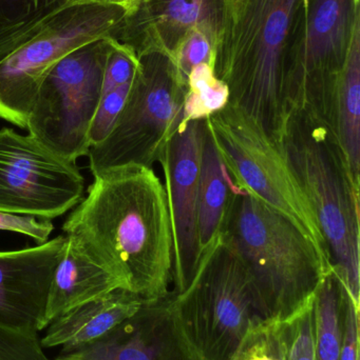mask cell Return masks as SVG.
Instances as JSON below:
<instances>
[{"instance_id": "cell-25", "label": "cell", "mask_w": 360, "mask_h": 360, "mask_svg": "<svg viewBox=\"0 0 360 360\" xmlns=\"http://www.w3.org/2000/svg\"><path fill=\"white\" fill-rule=\"evenodd\" d=\"M230 360H285L279 323L266 321L252 328Z\"/></svg>"}, {"instance_id": "cell-32", "label": "cell", "mask_w": 360, "mask_h": 360, "mask_svg": "<svg viewBox=\"0 0 360 360\" xmlns=\"http://www.w3.org/2000/svg\"><path fill=\"white\" fill-rule=\"evenodd\" d=\"M90 1L105 2V4H120V0H90Z\"/></svg>"}, {"instance_id": "cell-15", "label": "cell", "mask_w": 360, "mask_h": 360, "mask_svg": "<svg viewBox=\"0 0 360 360\" xmlns=\"http://www.w3.org/2000/svg\"><path fill=\"white\" fill-rule=\"evenodd\" d=\"M222 0H146L127 10L110 38L137 57L160 53L173 59L188 32L197 27L220 31Z\"/></svg>"}, {"instance_id": "cell-8", "label": "cell", "mask_w": 360, "mask_h": 360, "mask_svg": "<svg viewBox=\"0 0 360 360\" xmlns=\"http://www.w3.org/2000/svg\"><path fill=\"white\" fill-rule=\"evenodd\" d=\"M130 92L109 136L91 147L93 176L126 165L152 167L183 120L187 84L169 57L141 55Z\"/></svg>"}, {"instance_id": "cell-13", "label": "cell", "mask_w": 360, "mask_h": 360, "mask_svg": "<svg viewBox=\"0 0 360 360\" xmlns=\"http://www.w3.org/2000/svg\"><path fill=\"white\" fill-rule=\"evenodd\" d=\"M53 360H202L179 323L173 297L144 302L133 316L92 344Z\"/></svg>"}, {"instance_id": "cell-18", "label": "cell", "mask_w": 360, "mask_h": 360, "mask_svg": "<svg viewBox=\"0 0 360 360\" xmlns=\"http://www.w3.org/2000/svg\"><path fill=\"white\" fill-rule=\"evenodd\" d=\"M332 127L344 154L351 179L360 188V33L336 84Z\"/></svg>"}, {"instance_id": "cell-29", "label": "cell", "mask_w": 360, "mask_h": 360, "mask_svg": "<svg viewBox=\"0 0 360 360\" xmlns=\"http://www.w3.org/2000/svg\"><path fill=\"white\" fill-rule=\"evenodd\" d=\"M0 231L25 235L37 245H42L50 239L54 231V224L51 220L0 211Z\"/></svg>"}, {"instance_id": "cell-27", "label": "cell", "mask_w": 360, "mask_h": 360, "mask_svg": "<svg viewBox=\"0 0 360 360\" xmlns=\"http://www.w3.org/2000/svg\"><path fill=\"white\" fill-rule=\"evenodd\" d=\"M139 67V58L128 46L113 39L111 50L106 61L101 95L131 84Z\"/></svg>"}, {"instance_id": "cell-33", "label": "cell", "mask_w": 360, "mask_h": 360, "mask_svg": "<svg viewBox=\"0 0 360 360\" xmlns=\"http://www.w3.org/2000/svg\"><path fill=\"white\" fill-rule=\"evenodd\" d=\"M304 6H306V4H308V0H304Z\"/></svg>"}, {"instance_id": "cell-23", "label": "cell", "mask_w": 360, "mask_h": 360, "mask_svg": "<svg viewBox=\"0 0 360 360\" xmlns=\"http://www.w3.org/2000/svg\"><path fill=\"white\" fill-rule=\"evenodd\" d=\"M219 32L213 27H197L186 34L171 60L186 84L192 70L206 63L213 67L215 48Z\"/></svg>"}, {"instance_id": "cell-1", "label": "cell", "mask_w": 360, "mask_h": 360, "mask_svg": "<svg viewBox=\"0 0 360 360\" xmlns=\"http://www.w3.org/2000/svg\"><path fill=\"white\" fill-rule=\"evenodd\" d=\"M63 234L144 302L170 296L173 233L162 180L131 164L94 175Z\"/></svg>"}, {"instance_id": "cell-17", "label": "cell", "mask_w": 360, "mask_h": 360, "mask_svg": "<svg viewBox=\"0 0 360 360\" xmlns=\"http://www.w3.org/2000/svg\"><path fill=\"white\" fill-rule=\"evenodd\" d=\"M67 245L51 281L46 300L44 326L89 300L116 290H125L116 276L91 260L67 236Z\"/></svg>"}, {"instance_id": "cell-16", "label": "cell", "mask_w": 360, "mask_h": 360, "mask_svg": "<svg viewBox=\"0 0 360 360\" xmlns=\"http://www.w3.org/2000/svg\"><path fill=\"white\" fill-rule=\"evenodd\" d=\"M144 300L118 289L68 311L55 319L40 340L44 349L61 347L70 353L97 342L141 309Z\"/></svg>"}, {"instance_id": "cell-5", "label": "cell", "mask_w": 360, "mask_h": 360, "mask_svg": "<svg viewBox=\"0 0 360 360\" xmlns=\"http://www.w3.org/2000/svg\"><path fill=\"white\" fill-rule=\"evenodd\" d=\"M173 302L202 360H230L249 330L266 321L249 270L222 232L203 251L192 283Z\"/></svg>"}, {"instance_id": "cell-24", "label": "cell", "mask_w": 360, "mask_h": 360, "mask_svg": "<svg viewBox=\"0 0 360 360\" xmlns=\"http://www.w3.org/2000/svg\"><path fill=\"white\" fill-rule=\"evenodd\" d=\"M280 325L285 360H316L313 302Z\"/></svg>"}, {"instance_id": "cell-9", "label": "cell", "mask_w": 360, "mask_h": 360, "mask_svg": "<svg viewBox=\"0 0 360 360\" xmlns=\"http://www.w3.org/2000/svg\"><path fill=\"white\" fill-rule=\"evenodd\" d=\"M113 39L99 37L68 53L42 80L32 107L30 136L67 162L88 155L91 122L103 91Z\"/></svg>"}, {"instance_id": "cell-14", "label": "cell", "mask_w": 360, "mask_h": 360, "mask_svg": "<svg viewBox=\"0 0 360 360\" xmlns=\"http://www.w3.org/2000/svg\"><path fill=\"white\" fill-rule=\"evenodd\" d=\"M67 240L61 234L36 247L0 252V326L37 335L46 329L49 290Z\"/></svg>"}, {"instance_id": "cell-3", "label": "cell", "mask_w": 360, "mask_h": 360, "mask_svg": "<svg viewBox=\"0 0 360 360\" xmlns=\"http://www.w3.org/2000/svg\"><path fill=\"white\" fill-rule=\"evenodd\" d=\"M232 190L222 233L249 270L266 321L285 323L312 304L333 270L285 216L245 191Z\"/></svg>"}, {"instance_id": "cell-20", "label": "cell", "mask_w": 360, "mask_h": 360, "mask_svg": "<svg viewBox=\"0 0 360 360\" xmlns=\"http://www.w3.org/2000/svg\"><path fill=\"white\" fill-rule=\"evenodd\" d=\"M84 0H0V61L37 35L61 11Z\"/></svg>"}, {"instance_id": "cell-2", "label": "cell", "mask_w": 360, "mask_h": 360, "mask_svg": "<svg viewBox=\"0 0 360 360\" xmlns=\"http://www.w3.org/2000/svg\"><path fill=\"white\" fill-rule=\"evenodd\" d=\"M304 0H222L213 72L244 112L275 141L287 124L285 60Z\"/></svg>"}, {"instance_id": "cell-6", "label": "cell", "mask_w": 360, "mask_h": 360, "mask_svg": "<svg viewBox=\"0 0 360 360\" xmlns=\"http://www.w3.org/2000/svg\"><path fill=\"white\" fill-rule=\"evenodd\" d=\"M205 120L232 186L285 216L332 269L318 220L278 143L244 112L230 105Z\"/></svg>"}, {"instance_id": "cell-12", "label": "cell", "mask_w": 360, "mask_h": 360, "mask_svg": "<svg viewBox=\"0 0 360 360\" xmlns=\"http://www.w3.org/2000/svg\"><path fill=\"white\" fill-rule=\"evenodd\" d=\"M205 120L188 122L158 158L164 174L173 233L175 294L192 283L201 258L198 237L199 177Z\"/></svg>"}, {"instance_id": "cell-7", "label": "cell", "mask_w": 360, "mask_h": 360, "mask_svg": "<svg viewBox=\"0 0 360 360\" xmlns=\"http://www.w3.org/2000/svg\"><path fill=\"white\" fill-rule=\"evenodd\" d=\"M359 2L308 0L300 8L285 60L287 114H311L332 126L336 84L360 33Z\"/></svg>"}, {"instance_id": "cell-30", "label": "cell", "mask_w": 360, "mask_h": 360, "mask_svg": "<svg viewBox=\"0 0 360 360\" xmlns=\"http://www.w3.org/2000/svg\"><path fill=\"white\" fill-rule=\"evenodd\" d=\"M340 360H359V311L350 295L347 298L344 340Z\"/></svg>"}, {"instance_id": "cell-28", "label": "cell", "mask_w": 360, "mask_h": 360, "mask_svg": "<svg viewBox=\"0 0 360 360\" xmlns=\"http://www.w3.org/2000/svg\"><path fill=\"white\" fill-rule=\"evenodd\" d=\"M0 360H51L37 334L23 333L0 326Z\"/></svg>"}, {"instance_id": "cell-11", "label": "cell", "mask_w": 360, "mask_h": 360, "mask_svg": "<svg viewBox=\"0 0 360 360\" xmlns=\"http://www.w3.org/2000/svg\"><path fill=\"white\" fill-rule=\"evenodd\" d=\"M84 192L75 164L30 135L0 129V211L52 220L76 207Z\"/></svg>"}, {"instance_id": "cell-10", "label": "cell", "mask_w": 360, "mask_h": 360, "mask_svg": "<svg viewBox=\"0 0 360 360\" xmlns=\"http://www.w3.org/2000/svg\"><path fill=\"white\" fill-rule=\"evenodd\" d=\"M126 12L122 4L84 0L55 15L37 35L0 61V118L27 129L48 72L78 46L110 37Z\"/></svg>"}, {"instance_id": "cell-21", "label": "cell", "mask_w": 360, "mask_h": 360, "mask_svg": "<svg viewBox=\"0 0 360 360\" xmlns=\"http://www.w3.org/2000/svg\"><path fill=\"white\" fill-rule=\"evenodd\" d=\"M348 291L332 271L319 285L314 300V338L316 360H340L344 340Z\"/></svg>"}, {"instance_id": "cell-4", "label": "cell", "mask_w": 360, "mask_h": 360, "mask_svg": "<svg viewBox=\"0 0 360 360\" xmlns=\"http://www.w3.org/2000/svg\"><path fill=\"white\" fill-rule=\"evenodd\" d=\"M277 143L312 205L332 270L359 311V188L333 128L318 116L293 112Z\"/></svg>"}, {"instance_id": "cell-22", "label": "cell", "mask_w": 360, "mask_h": 360, "mask_svg": "<svg viewBox=\"0 0 360 360\" xmlns=\"http://www.w3.org/2000/svg\"><path fill=\"white\" fill-rule=\"evenodd\" d=\"M228 86L215 75L213 68L206 63L197 65L187 77L181 129L188 122L206 120L221 111L228 105Z\"/></svg>"}, {"instance_id": "cell-19", "label": "cell", "mask_w": 360, "mask_h": 360, "mask_svg": "<svg viewBox=\"0 0 360 360\" xmlns=\"http://www.w3.org/2000/svg\"><path fill=\"white\" fill-rule=\"evenodd\" d=\"M232 194V182L206 124L199 177L198 237L201 256L223 230Z\"/></svg>"}, {"instance_id": "cell-26", "label": "cell", "mask_w": 360, "mask_h": 360, "mask_svg": "<svg viewBox=\"0 0 360 360\" xmlns=\"http://www.w3.org/2000/svg\"><path fill=\"white\" fill-rule=\"evenodd\" d=\"M131 84L118 86L101 95L89 130L88 141L90 148L103 143L113 130L118 116L124 109L127 97L130 92Z\"/></svg>"}, {"instance_id": "cell-31", "label": "cell", "mask_w": 360, "mask_h": 360, "mask_svg": "<svg viewBox=\"0 0 360 360\" xmlns=\"http://www.w3.org/2000/svg\"><path fill=\"white\" fill-rule=\"evenodd\" d=\"M143 1H146V0H120V4L124 6L126 10H130Z\"/></svg>"}]
</instances>
